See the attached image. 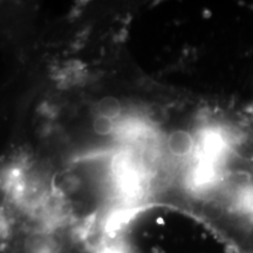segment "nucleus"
Masks as SVG:
<instances>
[{"mask_svg": "<svg viewBox=\"0 0 253 253\" xmlns=\"http://www.w3.org/2000/svg\"><path fill=\"white\" fill-rule=\"evenodd\" d=\"M202 149L204 153V160L207 162L214 163L224 157V155L230 149L229 140L221 131L211 130L203 136Z\"/></svg>", "mask_w": 253, "mask_h": 253, "instance_id": "f257e3e1", "label": "nucleus"}, {"mask_svg": "<svg viewBox=\"0 0 253 253\" xmlns=\"http://www.w3.org/2000/svg\"><path fill=\"white\" fill-rule=\"evenodd\" d=\"M168 147L175 156H188L194 149V138L188 131L176 130L169 136Z\"/></svg>", "mask_w": 253, "mask_h": 253, "instance_id": "f03ea898", "label": "nucleus"}, {"mask_svg": "<svg viewBox=\"0 0 253 253\" xmlns=\"http://www.w3.org/2000/svg\"><path fill=\"white\" fill-rule=\"evenodd\" d=\"M235 205L240 212L253 216V186H246L240 190L236 197Z\"/></svg>", "mask_w": 253, "mask_h": 253, "instance_id": "7ed1b4c3", "label": "nucleus"}, {"mask_svg": "<svg viewBox=\"0 0 253 253\" xmlns=\"http://www.w3.org/2000/svg\"><path fill=\"white\" fill-rule=\"evenodd\" d=\"M122 106L118 99L113 96L103 97L99 103V112L101 116L107 119H116L121 114Z\"/></svg>", "mask_w": 253, "mask_h": 253, "instance_id": "20e7f679", "label": "nucleus"}, {"mask_svg": "<svg viewBox=\"0 0 253 253\" xmlns=\"http://www.w3.org/2000/svg\"><path fill=\"white\" fill-rule=\"evenodd\" d=\"M93 129H94V131L99 135H108L113 131V129H114L113 120L103 118V116H100V118H97L94 121Z\"/></svg>", "mask_w": 253, "mask_h": 253, "instance_id": "39448f33", "label": "nucleus"}]
</instances>
